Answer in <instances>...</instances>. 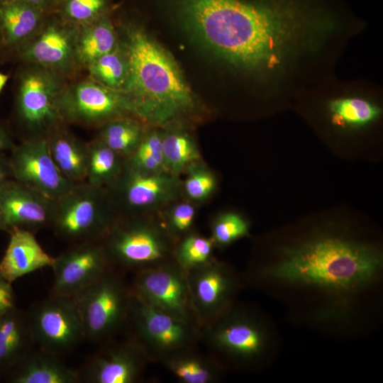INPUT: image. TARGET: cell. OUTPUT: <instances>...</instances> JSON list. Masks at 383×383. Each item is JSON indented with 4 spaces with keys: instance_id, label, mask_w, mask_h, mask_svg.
<instances>
[{
    "instance_id": "e0dca14e",
    "label": "cell",
    "mask_w": 383,
    "mask_h": 383,
    "mask_svg": "<svg viewBox=\"0 0 383 383\" xmlns=\"http://www.w3.org/2000/svg\"><path fill=\"white\" fill-rule=\"evenodd\" d=\"M148 357L131 338L106 345L96 353L81 373L89 383H135L140 380Z\"/></svg>"
},
{
    "instance_id": "8fae6325",
    "label": "cell",
    "mask_w": 383,
    "mask_h": 383,
    "mask_svg": "<svg viewBox=\"0 0 383 383\" xmlns=\"http://www.w3.org/2000/svg\"><path fill=\"white\" fill-rule=\"evenodd\" d=\"M58 107L62 121L85 126H102L128 114L135 116L129 98L122 91L96 81H83L62 91Z\"/></svg>"
},
{
    "instance_id": "7a4b0ae2",
    "label": "cell",
    "mask_w": 383,
    "mask_h": 383,
    "mask_svg": "<svg viewBox=\"0 0 383 383\" xmlns=\"http://www.w3.org/2000/svg\"><path fill=\"white\" fill-rule=\"evenodd\" d=\"M382 268V255L372 245L333 235H321L283 248L279 260L262 274L288 284L317 288L328 294L348 295L373 283Z\"/></svg>"
},
{
    "instance_id": "ba28073f",
    "label": "cell",
    "mask_w": 383,
    "mask_h": 383,
    "mask_svg": "<svg viewBox=\"0 0 383 383\" xmlns=\"http://www.w3.org/2000/svg\"><path fill=\"white\" fill-rule=\"evenodd\" d=\"M200 340H204L214 357L249 365L263 356L269 338L265 327L253 313L232 306L201 329Z\"/></svg>"
},
{
    "instance_id": "ffe728a7",
    "label": "cell",
    "mask_w": 383,
    "mask_h": 383,
    "mask_svg": "<svg viewBox=\"0 0 383 383\" xmlns=\"http://www.w3.org/2000/svg\"><path fill=\"white\" fill-rule=\"evenodd\" d=\"M6 372L7 382L12 383H77L82 380L81 372L40 348L32 349Z\"/></svg>"
},
{
    "instance_id": "277c9868",
    "label": "cell",
    "mask_w": 383,
    "mask_h": 383,
    "mask_svg": "<svg viewBox=\"0 0 383 383\" xmlns=\"http://www.w3.org/2000/svg\"><path fill=\"white\" fill-rule=\"evenodd\" d=\"M116 209L106 188L87 182L74 184L55 201L51 227L72 244L101 241L118 219Z\"/></svg>"
},
{
    "instance_id": "ac0fdd59",
    "label": "cell",
    "mask_w": 383,
    "mask_h": 383,
    "mask_svg": "<svg viewBox=\"0 0 383 383\" xmlns=\"http://www.w3.org/2000/svg\"><path fill=\"white\" fill-rule=\"evenodd\" d=\"M55 201L16 180L0 187V209L6 231L21 228L34 232L52 225Z\"/></svg>"
},
{
    "instance_id": "b9f144b4",
    "label": "cell",
    "mask_w": 383,
    "mask_h": 383,
    "mask_svg": "<svg viewBox=\"0 0 383 383\" xmlns=\"http://www.w3.org/2000/svg\"><path fill=\"white\" fill-rule=\"evenodd\" d=\"M9 76L0 72V91L4 88V85L6 84L7 80H8Z\"/></svg>"
},
{
    "instance_id": "30bf717a",
    "label": "cell",
    "mask_w": 383,
    "mask_h": 383,
    "mask_svg": "<svg viewBox=\"0 0 383 383\" xmlns=\"http://www.w3.org/2000/svg\"><path fill=\"white\" fill-rule=\"evenodd\" d=\"M28 317L35 343L50 354L59 357L85 338L73 298L50 295Z\"/></svg>"
},
{
    "instance_id": "e575fe53",
    "label": "cell",
    "mask_w": 383,
    "mask_h": 383,
    "mask_svg": "<svg viewBox=\"0 0 383 383\" xmlns=\"http://www.w3.org/2000/svg\"><path fill=\"white\" fill-rule=\"evenodd\" d=\"M107 0H65V15L71 21L79 23H90L104 11Z\"/></svg>"
},
{
    "instance_id": "7bdbcfd3",
    "label": "cell",
    "mask_w": 383,
    "mask_h": 383,
    "mask_svg": "<svg viewBox=\"0 0 383 383\" xmlns=\"http://www.w3.org/2000/svg\"><path fill=\"white\" fill-rule=\"evenodd\" d=\"M0 230L6 231V227L4 222V216H3L1 209H0Z\"/></svg>"
},
{
    "instance_id": "f1b7e54d",
    "label": "cell",
    "mask_w": 383,
    "mask_h": 383,
    "mask_svg": "<svg viewBox=\"0 0 383 383\" xmlns=\"http://www.w3.org/2000/svg\"><path fill=\"white\" fill-rule=\"evenodd\" d=\"M162 148L166 170L174 176L178 177L189 165L201 159L195 143L184 132L162 134Z\"/></svg>"
},
{
    "instance_id": "83f0119b",
    "label": "cell",
    "mask_w": 383,
    "mask_h": 383,
    "mask_svg": "<svg viewBox=\"0 0 383 383\" xmlns=\"http://www.w3.org/2000/svg\"><path fill=\"white\" fill-rule=\"evenodd\" d=\"M143 136L141 125L124 116L103 124L98 138L126 159L136 150Z\"/></svg>"
},
{
    "instance_id": "5bb4252c",
    "label": "cell",
    "mask_w": 383,
    "mask_h": 383,
    "mask_svg": "<svg viewBox=\"0 0 383 383\" xmlns=\"http://www.w3.org/2000/svg\"><path fill=\"white\" fill-rule=\"evenodd\" d=\"M187 275L201 331L233 306L238 277L228 266L214 259L187 271Z\"/></svg>"
},
{
    "instance_id": "cb8c5ba5",
    "label": "cell",
    "mask_w": 383,
    "mask_h": 383,
    "mask_svg": "<svg viewBox=\"0 0 383 383\" xmlns=\"http://www.w3.org/2000/svg\"><path fill=\"white\" fill-rule=\"evenodd\" d=\"M161 363L182 383H213L222 372L220 362L192 347L182 350Z\"/></svg>"
},
{
    "instance_id": "74e56055",
    "label": "cell",
    "mask_w": 383,
    "mask_h": 383,
    "mask_svg": "<svg viewBox=\"0 0 383 383\" xmlns=\"http://www.w3.org/2000/svg\"><path fill=\"white\" fill-rule=\"evenodd\" d=\"M15 307V295L9 282L0 273V315Z\"/></svg>"
},
{
    "instance_id": "3957f363",
    "label": "cell",
    "mask_w": 383,
    "mask_h": 383,
    "mask_svg": "<svg viewBox=\"0 0 383 383\" xmlns=\"http://www.w3.org/2000/svg\"><path fill=\"white\" fill-rule=\"evenodd\" d=\"M126 31L128 77L123 93L135 116L160 125L192 111L194 99L174 59L141 28Z\"/></svg>"
},
{
    "instance_id": "ee69618b",
    "label": "cell",
    "mask_w": 383,
    "mask_h": 383,
    "mask_svg": "<svg viewBox=\"0 0 383 383\" xmlns=\"http://www.w3.org/2000/svg\"><path fill=\"white\" fill-rule=\"evenodd\" d=\"M6 0H0V3L3 2V1H5Z\"/></svg>"
},
{
    "instance_id": "44dd1931",
    "label": "cell",
    "mask_w": 383,
    "mask_h": 383,
    "mask_svg": "<svg viewBox=\"0 0 383 383\" xmlns=\"http://www.w3.org/2000/svg\"><path fill=\"white\" fill-rule=\"evenodd\" d=\"M76 38L58 24L48 26L23 51L26 60L48 68L65 67L75 57Z\"/></svg>"
},
{
    "instance_id": "4316f807",
    "label": "cell",
    "mask_w": 383,
    "mask_h": 383,
    "mask_svg": "<svg viewBox=\"0 0 383 383\" xmlns=\"http://www.w3.org/2000/svg\"><path fill=\"white\" fill-rule=\"evenodd\" d=\"M88 146L86 182L96 187L107 188L119 176L125 158L98 138L89 143Z\"/></svg>"
},
{
    "instance_id": "5b68a950",
    "label": "cell",
    "mask_w": 383,
    "mask_h": 383,
    "mask_svg": "<svg viewBox=\"0 0 383 383\" xmlns=\"http://www.w3.org/2000/svg\"><path fill=\"white\" fill-rule=\"evenodd\" d=\"M133 292L113 268L73 297L86 339H108L128 323Z\"/></svg>"
},
{
    "instance_id": "d6a6232c",
    "label": "cell",
    "mask_w": 383,
    "mask_h": 383,
    "mask_svg": "<svg viewBox=\"0 0 383 383\" xmlns=\"http://www.w3.org/2000/svg\"><path fill=\"white\" fill-rule=\"evenodd\" d=\"M211 238L215 245L226 246L247 236L249 224L240 214L226 212L217 216L211 223Z\"/></svg>"
},
{
    "instance_id": "4fadbf2b",
    "label": "cell",
    "mask_w": 383,
    "mask_h": 383,
    "mask_svg": "<svg viewBox=\"0 0 383 383\" xmlns=\"http://www.w3.org/2000/svg\"><path fill=\"white\" fill-rule=\"evenodd\" d=\"M9 160L14 180L53 201L65 195L74 184L58 170L45 136H32L14 146Z\"/></svg>"
},
{
    "instance_id": "7c38bea8",
    "label": "cell",
    "mask_w": 383,
    "mask_h": 383,
    "mask_svg": "<svg viewBox=\"0 0 383 383\" xmlns=\"http://www.w3.org/2000/svg\"><path fill=\"white\" fill-rule=\"evenodd\" d=\"M180 188L177 176L167 172H145L124 160L119 176L106 189L116 208L135 213L174 200Z\"/></svg>"
},
{
    "instance_id": "d4e9b609",
    "label": "cell",
    "mask_w": 383,
    "mask_h": 383,
    "mask_svg": "<svg viewBox=\"0 0 383 383\" xmlns=\"http://www.w3.org/2000/svg\"><path fill=\"white\" fill-rule=\"evenodd\" d=\"M41 11L22 0L0 3V31L4 41L15 44L30 36L39 25Z\"/></svg>"
},
{
    "instance_id": "8d00e7d4",
    "label": "cell",
    "mask_w": 383,
    "mask_h": 383,
    "mask_svg": "<svg viewBox=\"0 0 383 383\" xmlns=\"http://www.w3.org/2000/svg\"><path fill=\"white\" fill-rule=\"evenodd\" d=\"M153 155L163 156L162 134L153 131L144 135L136 150L131 155Z\"/></svg>"
},
{
    "instance_id": "7402d4cb",
    "label": "cell",
    "mask_w": 383,
    "mask_h": 383,
    "mask_svg": "<svg viewBox=\"0 0 383 383\" xmlns=\"http://www.w3.org/2000/svg\"><path fill=\"white\" fill-rule=\"evenodd\" d=\"M52 159L62 176L73 184L86 182L89 146L59 126L45 135Z\"/></svg>"
},
{
    "instance_id": "6da1fadb",
    "label": "cell",
    "mask_w": 383,
    "mask_h": 383,
    "mask_svg": "<svg viewBox=\"0 0 383 383\" xmlns=\"http://www.w3.org/2000/svg\"><path fill=\"white\" fill-rule=\"evenodd\" d=\"M179 18L231 64L268 71L282 63L304 13L292 0H172Z\"/></svg>"
},
{
    "instance_id": "ab89813d",
    "label": "cell",
    "mask_w": 383,
    "mask_h": 383,
    "mask_svg": "<svg viewBox=\"0 0 383 383\" xmlns=\"http://www.w3.org/2000/svg\"><path fill=\"white\" fill-rule=\"evenodd\" d=\"M14 146L9 134L0 126V152L12 150Z\"/></svg>"
},
{
    "instance_id": "9a60e30c",
    "label": "cell",
    "mask_w": 383,
    "mask_h": 383,
    "mask_svg": "<svg viewBox=\"0 0 383 383\" xmlns=\"http://www.w3.org/2000/svg\"><path fill=\"white\" fill-rule=\"evenodd\" d=\"M51 295L73 298L113 268L101 241H86L55 257Z\"/></svg>"
},
{
    "instance_id": "1f68e13d",
    "label": "cell",
    "mask_w": 383,
    "mask_h": 383,
    "mask_svg": "<svg viewBox=\"0 0 383 383\" xmlns=\"http://www.w3.org/2000/svg\"><path fill=\"white\" fill-rule=\"evenodd\" d=\"M214 245L211 238L187 233L174 248L173 260L187 272L212 260Z\"/></svg>"
},
{
    "instance_id": "8992f818",
    "label": "cell",
    "mask_w": 383,
    "mask_h": 383,
    "mask_svg": "<svg viewBox=\"0 0 383 383\" xmlns=\"http://www.w3.org/2000/svg\"><path fill=\"white\" fill-rule=\"evenodd\" d=\"M101 241L112 266L135 272L173 260L172 238L145 220L118 219Z\"/></svg>"
},
{
    "instance_id": "d590c367",
    "label": "cell",
    "mask_w": 383,
    "mask_h": 383,
    "mask_svg": "<svg viewBox=\"0 0 383 383\" xmlns=\"http://www.w3.org/2000/svg\"><path fill=\"white\" fill-rule=\"evenodd\" d=\"M196 215L194 206L187 202L176 204L170 210L165 231L172 238L179 239L190 230Z\"/></svg>"
},
{
    "instance_id": "f546056e",
    "label": "cell",
    "mask_w": 383,
    "mask_h": 383,
    "mask_svg": "<svg viewBox=\"0 0 383 383\" xmlns=\"http://www.w3.org/2000/svg\"><path fill=\"white\" fill-rule=\"evenodd\" d=\"M328 109L334 123L354 128L366 126L381 113L377 106L358 97L334 99L329 102Z\"/></svg>"
},
{
    "instance_id": "9c48e42d",
    "label": "cell",
    "mask_w": 383,
    "mask_h": 383,
    "mask_svg": "<svg viewBox=\"0 0 383 383\" xmlns=\"http://www.w3.org/2000/svg\"><path fill=\"white\" fill-rule=\"evenodd\" d=\"M131 287L144 301L200 330L187 272L174 260L136 272Z\"/></svg>"
},
{
    "instance_id": "60d3db41",
    "label": "cell",
    "mask_w": 383,
    "mask_h": 383,
    "mask_svg": "<svg viewBox=\"0 0 383 383\" xmlns=\"http://www.w3.org/2000/svg\"><path fill=\"white\" fill-rule=\"evenodd\" d=\"M22 1L42 10L45 7L50 6L55 0H22Z\"/></svg>"
},
{
    "instance_id": "52a82bcc",
    "label": "cell",
    "mask_w": 383,
    "mask_h": 383,
    "mask_svg": "<svg viewBox=\"0 0 383 383\" xmlns=\"http://www.w3.org/2000/svg\"><path fill=\"white\" fill-rule=\"evenodd\" d=\"M133 295L127 324L131 336L150 362H162L172 355L195 347L200 330L194 325L148 304Z\"/></svg>"
},
{
    "instance_id": "4dcf8cb0",
    "label": "cell",
    "mask_w": 383,
    "mask_h": 383,
    "mask_svg": "<svg viewBox=\"0 0 383 383\" xmlns=\"http://www.w3.org/2000/svg\"><path fill=\"white\" fill-rule=\"evenodd\" d=\"M88 69L94 79L104 86L123 92L128 68L126 55L118 48L89 63Z\"/></svg>"
},
{
    "instance_id": "603a6c76",
    "label": "cell",
    "mask_w": 383,
    "mask_h": 383,
    "mask_svg": "<svg viewBox=\"0 0 383 383\" xmlns=\"http://www.w3.org/2000/svg\"><path fill=\"white\" fill-rule=\"evenodd\" d=\"M35 343L28 317L16 306L0 315V372H6Z\"/></svg>"
},
{
    "instance_id": "d6986e66",
    "label": "cell",
    "mask_w": 383,
    "mask_h": 383,
    "mask_svg": "<svg viewBox=\"0 0 383 383\" xmlns=\"http://www.w3.org/2000/svg\"><path fill=\"white\" fill-rule=\"evenodd\" d=\"M10 238L0 260V273L10 283L40 269L50 267L55 257L41 247L34 232L21 228L11 229Z\"/></svg>"
},
{
    "instance_id": "2e32d148",
    "label": "cell",
    "mask_w": 383,
    "mask_h": 383,
    "mask_svg": "<svg viewBox=\"0 0 383 383\" xmlns=\"http://www.w3.org/2000/svg\"><path fill=\"white\" fill-rule=\"evenodd\" d=\"M62 91L50 72L33 70L22 77L18 97V110L24 123L35 133L45 136L62 121L58 101Z\"/></svg>"
},
{
    "instance_id": "836d02e7",
    "label": "cell",
    "mask_w": 383,
    "mask_h": 383,
    "mask_svg": "<svg viewBox=\"0 0 383 383\" xmlns=\"http://www.w3.org/2000/svg\"><path fill=\"white\" fill-rule=\"evenodd\" d=\"M196 162L186 169L187 176L184 183L187 195L194 201H203L214 192L216 179L214 174L202 165Z\"/></svg>"
},
{
    "instance_id": "f35d334b",
    "label": "cell",
    "mask_w": 383,
    "mask_h": 383,
    "mask_svg": "<svg viewBox=\"0 0 383 383\" xmlns=\"http://www.w3.org/2000/svg\"><path fill=\"white\" fill-rule=\"evenodd\" d=\"M12 176L9 160L0 152V187Z\"/></svg>"
},
{
    "instance_id": "484cf974",
    "label": "cell",
    "mask_w": 383,
    "mask_h": 383,
    "mask_svg": "<svg viewBox=\"0 0 383 383\" xmlns=\"http://www.w3.org/2000/svg\"><path fill=\"white\" fill-rule=\"evenodd\" d=\"M89 24L75 42V57L87 65L117 48L115 30L106 16Z\"/></svg>"
}]
</instances>
